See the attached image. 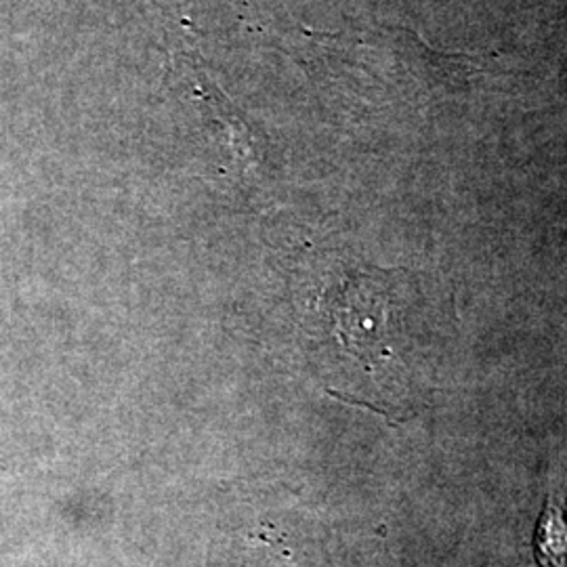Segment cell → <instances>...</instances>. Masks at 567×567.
Returning a JSON list of instances; mask_svg holds the SVG:
<instances>
[{
	"label": "cell",
	"instance_id": "6da1fadb",
	"mask_svg": "<svg viewBox=\"0 0 567 567\" xmlns=\"http://www.w3.org/2000/svg\"><path fill=\"white\" fill-rule=\"evenodd\" d=\"M534 550L538 564L545 567H567V517L564 503L550 494L538 522Z\"/></svg>",
	"mask_w": 567,
	"mask_h": 567
}]
</instances>
